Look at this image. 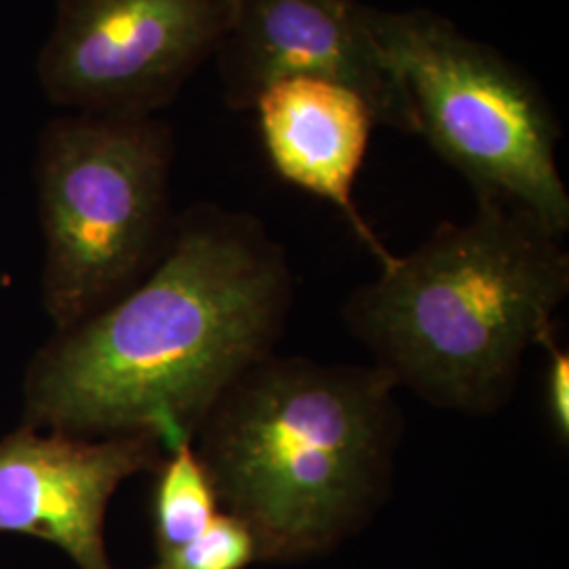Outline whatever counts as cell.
Instances as JSON below:
<instances>
[{
    "label": "cell",
    "mask_w": 569,
    "mask_h": 569,
    "mask_svg": "<svg viewBox=\"0 0 569 569\" xmlns=\"http://www.w3.org/2000/svg\"><path fill=\"white\" fill-rule=\"evenodd\" d=\"M293 289L260 218L194 204L140 283L37 359L28 413L70 435L150 432L164 451L194 443L216 401L274 352Z\"/></svg>",
    "instance_id": "6da1fadb"
},
{
    "label": "cell",
    "mask_w": 569,
    "mask_h": 569,
    "mask_svg": "<svg viewBox=\"0 0 569 569\" xmlns=\"http://www.w3.org/2000/svg\"><path fill=\"white\" fill-rule=\"evenodd\" d=\"M395 390L378 367L272 352L209 409L194 451L258 561L327 555L382 509L403 435Z\"/></svg>",
    "instance_id": "7a4b0ae2"
},
{
    "label": "cell",
    "mask_w": 569,
    "mask_h": 569,
    "mask_svg": "<svg viewBox=\"0 0 569 569\" xmlns=\"http://www.w3.org/2000/svg\"><path fill=\"white\" fill-rule=\"evenodd\" d=\"M563 237L521 209L477 201L342 308L350 333L397 388L439 409L491 416L509 406L529 348L555 340L569 293Z\"/></svg>",
    "instance_id": "3957f363"
},
{
    "label": "cell",
    "mask_w": 569,
    "mask_h": 569,
    "mask_svg": "<svg viewBox=\"0 0 569 569\" xmlns=\"http://www.w3.org/2000/svg\"><path fill=\"white\" fill-rule=\"evenodd\" d=\"M363 21L406 87L418 136L467 180L477 201L521 209L566 237L561 124L538 81L435 11L363 4Z\"/></svg>",
    "instance_id": "277c9868"
},
{
    "label": "cell",
    "mask_w": 569,
    "mask_h": 569,
    "mask_svg": "<svg viewBox=\"0 0 569 569\" xmlns=\"http://www.w3.org/2000/svg\"><path fill=\"white\" fill-rule=\"evenodd\" d=\"M173 131L157 117L70 112L39 142L44 296L61 331L119 300L161 258Z\"/></svg>",
    "instance_id": "5b68a950"
},
{
    "label": "cell",
    "mask_w": 569,
    "mask_h": 569,
    "mask_svg": "<svg viewBox=\"0 0 569 569\" xmlns=\"http://www.w3.org/2000/svg\"><path fill=\"white\" fill-rule=\"evenodd\" d=\"M232 16L234 0H58L42 91L70 112L157 117L216 56Z\"/></svg>",
    "instance_id": "8992f818"
},
{
    "label": "cell",
    "mask_w": 569,
    "mask_h": 569,
    "mask_svg": "<svg viewBox=\"0 0 569 569\" xmlns=\"http://www.w3.org/2000/svg\"><path fill=\"white\" fill-rule=\"evenodd\" d=\"M213 58L230 110H253L272 82L315 77L355 89L378 124L418 136L406 87L371 39L359 0H234Z\"/></svg>",
    "instance_id": "52a82bcc"
},
{
    "label": "cell",
    "mask_w": 569,
    "mask_h": 569,
    "mask_svg": "<svg viewBox=\"0 0 569 569\" xmlns=\"http://www.w3.org/2000/svg\"><path fill=\"white\" fill-rule=\"evenodd\" d=\"M163 449L150 432L103 441L13 432L0 441V531L42 538L79 569H114L103 540L108 502L124 479L161 467Z\"/></svg>",
    "instance_id": "ba28073f"
},
{
    "label": "cell",
    "mask_w": 569,
    "mask_h": 569,
    "mask_svg": "<svg viewBox=\"0 0 569 569\" xmlns=\"http://www.w3.org/2000/svg\"><path fill=\"white\" fill-rule=\"evenodd\" d=\"M266 157L284 182L333 204L382 266L395 260L352 199L378 124L369 103L340 82L291 77L272 82L253 103Z\"/></svg>",
    "instance_id": "9c48e42d"
},
{
    "label": "cell",
    "mask_w": 569,
    "mask_h": 569,
    "mask_svg": "<svg viewBox=\"0 0 569 569\" xmlns=\"http://www.w3.org/2000/svg\"><path fill=\"white\" fill-rule=\"evenodd\" d=\"M157 470L154 538L157 552L163 555L199 538L218 517L220 505L194 443L171 449Z\"/></svg>",
    "instance_id": "30bf717a"
},
{
    "label": "cell",
    "mask_w": 569,
    "mask_h": 569,
    "mask_svg": "<svg viewBox=\"0 0 569 569\" xmlns=\"http://www.w3.org/2000/svg\"><path fill=\"white\" fill-rule=\"evenodd\" d=\"M253 561H258V547L251 531L220 510L199 538L159 555L150 569H244Z\"/></svg>",
    "instance_id": "8fae6325"
},
{
    "label": "cell",
    "mask_w": 569,
    "mask_h": 569,
    "mask_svg": "<svg viewBox=\"0 0 569 569\" xmlns=\"http://www.w3.org/2000/svg\"><path fill=\"white\" fill-rule=\"evenodd\" d=\"M550 355L549 376H547V390H549V416L557 439L568 446L569 441V355L552 340L547 346Z\"/></svg>",
    "instance_id": "7c38bea8"
}]
</instances>
